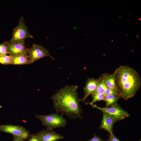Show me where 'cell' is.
Wrapping results in <instances>:
<instances>
[{
	"label": "cell",
	"instance_id": "cell-27",
	"mask_svg": "<svg viewBox=\"0 0 141 141\" xmlns=\"http://www.w3.org/2000/svg\"><path fill=\"white\" fill-rule=\"evenodd\" d=\"M111 41H112V42H113V40H111Z\"/></svg>",
	"mask_w": 141,
	"mask_h": 141
},
{
	"label": "cell",
	"instance_id": "cell-23",
	"mask_svg": "<svg viewBox=\"0 0 141 141\" xmlns=\"http://www.w3.org/2000/svg\"><path fill=\"white\" fill-rule=\"evenodd\" d=\"M13 141H24L22 139L14 136H13Z\"/></svg>",
	"mask_w": 141,
	"mask_h": 141
},
{
	"label": "cell",
	"instance_id": "cell-15",
	"mask_svg": "<svg viewBox=\"0 0 141 141\" xmlns=\"http://www.w3.org/2000/svg\"><path fill=\"white\" fill-rule=\"evenodd\" d=\"M120 98L121 97L120 96L109 95L105 96L103 100L105 103V107H109L117 103Z\"/></svg>",
	"mask_w": 141,
	"mask_h": 141
},
{
	"label": "cell",
	"instance_id": "cell-26",
	"mask_svg": "<svg viewBox=\"0 0 141 141\" xmlns=\"http://www.w3.org/2000/svg\"><path fill=\"white\" fill-rule=\"evenodd\" d=\"M119 17H121V16H119Z\"/></svg>",
	"mask_w": 141,
	"mask_h": 141
},
{
	"label": "cell",
	"instance_id": "cell-12",
	"mask_svg": "<svg viewBox=\"0 0 141 141\" xmlns=\"http://www.w3.org/2000/svg\"><path fill=\"white\" fill-rule=\"evenodd\" d=\"M116 70L114 72L108 75L105 80L106 86L109 88L116 91L119 95V91L116 82Z\"/></svg>",
	"mask_w": 141,
	"mask_h": 141
},
{
	"label": "cell",
	"instance_id": "cell-20",
	"mask_svg": "<svg viewBox=\"0 0 141 141\" xmlns=\"http://www.w3.org/2000/svg\"><path fill=\"white\" fill-rule=\"evenodd\" d=\"M28 141H41L39 138L37 134H34L31 136Z\"/></svg>",
	"mask_w": 141,
	"mask_h": 141
},
{
	"label": "cell",
	"instance_id": "cell-4",
	"mask_svg": "<svg viewBox=\"0 0 141 141\" xmlns=\"http://www.w3.org/2000/svg\"><path fill=\"white\" fill-rule=\"evenodd\" d=\"M93 108L97 109L113 119L115 122L130 116L128 112L122 109L117 103L110 107H101L96 104L91 105Z\"/></svg>",
	"mask_w": 141,
	"mask_h": 141
},
{
	"label": "cell",
	"instance_id": "cell-21",
	"mask_svg": "<svg viewBox=\"0 0 141 141\" xmlns=\"http://www.w3.org/2000/svg\"><path fill=\"white\" fill-rule=\"evenodd\" d=\"M109 138L107 140L109 141H120V140L115 136L113 133L110 134L108 136Z\"/></svg>",
	"mask_w": 141,
	"mask_h": 141
},
{
	"label": "cell",
	"instance_id": "cell-11",
	"mask_svg": "<svg viewBox=\"0 0 141 141\" xmlns=\"http://www.w3.org/2000/svg\"><path fill=\"white\" fill-rule=\"evenodd\" d=\"M115 123V121L113 119L103 113V117L99 128L104 130L110 134H112L113 133V126Z\"/></svg>",
	"mask_w": 141,
	"mask_h": 141
},
{
	"label": "cell",
	"instance_id": "cell-5",
	"mask_svg": "<svg viewBox=\"0 0 141 141\" xmlns=\"http://www.w3.org/2000/svg\"><path fill=\"white\" fill-rule=\"evenodd\" d=\"M33 38V36L29 33L24 20L22 17L20 18L18 25L14 29L12 38L8 42L9 43L21 42L25 41L27 38Z\"/></svg>",
	"mask_w": 141,
	"mask_h": 141
},
{
	"label": "cell",
	"instance_id": "cell-24",
	"mask_svg": "<svg viewBox=\"0 0 141 141\" xmlns=\"http://www.w3.org/2000/svg\"><path fill=\"white\" fill-rule=\"evenodd\" d=\"M141 20V19L140 18H139V21H140V20Z\"/></svg>",
	"mask_w": 141,
	"mask_h": 141
},
{
	"label": "cell",
	"instance_id": "cell-19",
	"mask_svg": "<svg viewBox=\"0 0 141 141\" xmlns=\"http://www.w3.org/2000/svg\"><path fill=\"white\" fill-rule=\"evenodd\" d=\"M104 94L105 96L111 95L116 96H120L119 94L116 91L114 90L109 88L107 86Z\"/></svg>",
	"mask_w": 141,
	"mask_h": 141
},
{
	"label": "cell",
	"instance_id": "cell-25",
	"mask_svg": "<svg viewBox=\"0 0 141 141\" xmlns=\"http://www.w3.org/2000/svg\"><path fill=\"white\" fill-rule=\"evenodd\" d=\"M138 35H137V38H138Z\"/></svg>",
	"mask_w": 141,
	"mask_h": 141
},
{
	"label": "cell",
	"instance_id": "cell-3",
	"mask_svg": "<svg viewBox=\"0 0 141 141\" xmlns=\"http://www.w3.org/2000/svg\"><path fill=\"white\" fill-rule=\"evenodd\" d=\"M35 117L39 120L46 128L50 130L64 127L67 123V120L63 116L57 113L45 115L36 114Z\"/></svg>",
	"mask_w": 141,
	"mask_h": 141
},
{
	"label": "cell",
	"instance_id": "cell-22",
	"mask_svg": "<svg viewBox=\"0 0 141 141\" xmlns=\"http://www.w3.org/2000/svg\"><path fill=\"white\" fill-rule=\"evenodd\" d=\"M87 141H104L99 136L94 134L93 138Z\"/></svg>",
	"mask_w": 141,
	"mask_h": 141
},
{
	"label": "cell",
	"instance_id": "cell-16",
	"mask_svg": "<svg viewBox=\"0 0 141 141\" xmlns=\"http://www.w3.org/2000/svg\"><path fill=\"white\" fill-rule=\"evenodd\" d=\"M91 95L92 97V101L90 102H87L85 104H90L92 105L96 102L103 100L105 96L104 94L93 93Z\"/></svg>",
	"mask_w": 141,
	"mask_h": 141
},
{
	"label": "cell",
	"instance_id": "cell-1",
	"mask_svg": "<svg viewBox=\"0 0 141 141\" xmlns=\"http://www.w3.org/2000/svg\"><path fill=\"white\" fill-rule=\"evenodd\" d=\"M77 85H66L51 96L56 113L67 115L71 119L82 118V110L79 104Z\"/></svg>",
	"mask_w": 141,
	"mask_h": 141
},
{
	"label": "cell",
	"instance_id": "cell-18",
	"mask_svg": "<svg viewBox=\"0 0 141 141\" xmlns=\"http://www.w3.org/2000/svg\"><path fill=\"white\" fill-rule=\"evenodd\" d=\"M7 54V41H6L0 44V56L6 55Z\"/></svg>",
	"mask_w": 141,
	"mask_h": 141
},
{
	"label": "cell",
	"instance_id": "cell-8",
	"mask_svg": "<svg viewBox=\"0 0 141 141\" xmlns=\"http://www.w3.org/2000/svg\"><path fill=\"white\" fill-rule=\"evenodd\" d=\"M7 52L11 56L23 55L28 56L27 51L25 45V41L9 43L7 42Z\"/></svg>",
	"mask_w": 141,
	"mask_h": 141
},
{
	"label": "cell",
	"instance_id": "cell-6",
	"mask_svg": "<svg viewBox=\"0 0 141 141\" xmlns=\"http://www.w3.org/2000/svg\"><path fill=\"white\" fill-rule=\"evenodd\" d=\"M27 49L28 57L31 64L45 57H49L55 60L50 54L48 50L42 45L34 44Z\"/></svg>",
	"mask_w": 141,
	"mask_h": 141
},
{
	"label": "cell",
	"instance_id": "cell-10",
	"mask_svg": "<svg viewBox=\"0 0 141 141\" xmlns=\"http://www.w3.org/2000/svg\"><path fill=\"white\" fill-rule=\"evenodd\" d=\"M36 134L41 141H56L64 138L53 130L48 128L43 129Z\"/></svg>",
	"mask_w": 141,
	"mask_h": 141
},
{
	"label": "cell",
	"instance_id": "cell-17",
	"mask_svg": "<svg viewBox=\"0 0 141 141\" xmlns=\"http://www.w3.org/2000/svg\"><path fill=\"white\" fill-rule=\"evenodd\" d=\"M0 63L4 65L11 64V56L7 55L0 56Z\"/></svg>",
	"mask_w": 141,
	"mask_h": 141
},
{
	"label": "cell",
	"instance_id": "cell-7",
	"mask_svg": "<svg viewBox=\"0 0 141 141\" xmlns=\"http://www.w3.org/2000/svg\"><path fill=\"white\" fill-rule=\"evenodd\" d=\"M1 131L9 133L13 136L20 138L24 141L29 138L31 135L29 131L23 127L12 125L0 126Z\"/></svg>",
	"mask_w": 141,
	"mask_h": 141
},
{
	"label": "cell",
	"instance_id": "cell-14",
	"mask_svg": "<svg viewBox=\"0 0 141 141\" xmlns=\"http://www.w3.org/2000/svg\"><path fill=\"white\" fill-rule=\"evenodd\" d=\"M108 74L107 73H105L103 74L100 77V79L98 86L96 90L93 93L104 94L107 87L105 80Z\"/></svg>",
	"mask_w": 141,
	"mask_h": 141
},
{
	"label": "cell",
	"instance_id": "cell-9",
	"mask_svg": "<svg viewBox=\"0 0 141 141\" xmlns=\"http://www.w3.org/2000/svg\"><path fill=\"white\" fill-rule=\"evenodd\" d=\"M100 79V77L97 79L93 78L87 79L83 89L84 95L83 98L80 99V102L85 101L88 96L94 92L97 89Z\"/></svg>",
	"mask_w": 141,
	"mask_h": 141
},
{
	"label": "cell",
	"instance_id": "cell-2",
	"mask_svg": "<svg viewBox=\"0 0 141 141\" xmlns=\"http://www.w3.org/2000/svg\"><path fill=\"white\" fill-rule=\"evenodd\" d=\"M116 71V82L121 98L127 100L134 96L141 85L140 77L134 69L128 66H119Z\"/></svg>",
	"mask_w": 141,
	"mask_h": 141
},
{
	"label": "cell",
	"instance_id": "cell-13",
	"mask_svg": "<svg viewBox=\"0 0 141 141\" xmlns=\"http://www.w3.org/2000/svg\"><path fill=\"white\" fill-rule=\"evenodd\" d=\"M11 56V64L18 65L31 64L28 56L20 55Z\"/></svg>",
	"mask_w": 141,
	"mask_h": 141
},
{
	"label": "cell",
	"instance_id": "cell-28",
	"mask_svg": "<svg viewBox=\"0 0 141 141\" xmlns=\"http://www.w3.org/2000/svg\"><path fill=\"white\" fill-rule=\"evenodd\" d=\"M139 141H141V140H140Z\"/></svg>",
	"mask_w": 141,
	"mask_h": 141
}]
</instances>
